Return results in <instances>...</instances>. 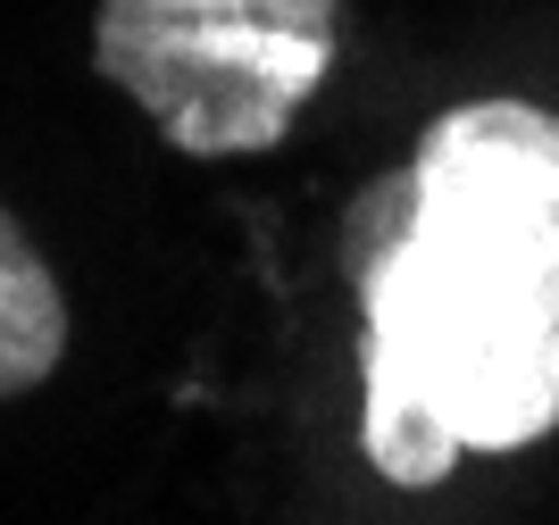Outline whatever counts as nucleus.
<instances>
[{"instance_id": "f257e3e1", "label": "nucleus", "mask_w": 559, "mask_h": 525, "mask_svg": "<svg viewBox=\"0 0 559 525\" xmlns=\"http://www.w3.org/2000/svg\"><path fill=\"white\" fill-rule=\"evenodd\" d=\"M368 309V384L409 392L467 451L559 426V117L467 100L368 183L343 234Z\"/></svg>"}, {"instance_id": "f03ea898", "label": "nucleus", "mask_w": 559, "mask_h": 525, "mask_svg": "<svg viewBox=\"0 0 559 525\" xmlns=\"http://www.w3.org/2000/svg\"><path fill=\"white\" fill-rule=\"evenodd\" d=\"M334 0H100L93 68L185 159L284 142L334 68Z\"/></svg>"}, {"instance_id": "7ed1b4c3", "label": "nucleus", "mask_w": 559, "mask_h": 525, "mask_svg": "<svg viewBox=\"0 0 559 525\" xmlns=\"http://www.w3.org/2000/svg\"><path fill=\"white\" fill-rule=\"evenodd\" d=\"M59 350H68V300L50 284L43 251L0 208V401L43 384L50 367H59Z\"/></svg>"}]
</instances>
